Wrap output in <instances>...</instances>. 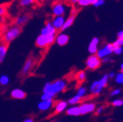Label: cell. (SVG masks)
<instances>
[{
  "mask_svg": "<svg viewBox=\"0 0 123 122\" xmlns=\"http://www.w3.org/2000/svg\"><path fill=\"white\" fill-rule=\"evenodd\" d=\"M68 40H69V37L67 34H65V33H60V34H58L55 38V41L60 46H63L65 44H67L68 42Z\"/></svg>",
  "mask_w": 123,
  "mask_h": 122,
  "instance_id": "obj_13",
  "label": "cell"
},
{
  "mask_svg": "<svg viewBox=\"0 0 123 122\" xmlns=\"http://www.w3.org/2000/svg\"><path fill=\"white\" fill-rule=\"evenodd\" d=\"M121 73H123V68L121 69Z\"/></svg>",
  "mask_w": 123,
  "mask_h": 122,
  "instance_id": "obj_41",
  "label": "cell"
},
{
  "mask_svg": "<svg viewBox=\"0 0 123 122\" xmlns=\"http://www.w3.org/2000/svg\"><path fill=\"white\" fill-rule=\"evenodd\" d=\"M98 42H99V39L98 38H92V40L91 41L90 44H89L88 50L92 55H95V54L98 52Z\"/></svg>",
  "mask_w": 123,
  "mask_h": 122,
  "instance_id": "obj_16",
  "label": "cell"
},
{
  "mask_svg": "<svg viewBox=\"0 0 123 122\" xmlns=\"http://www.w3.org/2000/svg\"><path fill=\"white\" fill-rule=\"evenodd\" d=\"M112 105L115 106V107H120V106H122L123 105V100L121 99H115L112 102Z\"/></svg>",
  "mask_w": 123,
  "mask_h": 122,
  "instance_id": "obj_30",
  "label": "cell"
},
{
  "mask_svg": "<svg viewBox=\"0 0 123 122\" xmlns=\"http://www.w3.org/2000/svg\"><path fill=\"white\" fill-rule=\"evenodd\" d=\"M68 108V103L65 101H59L54 103V109L56 113H62L65 111Z\"/></svg>",
  "mask_w": 123,
  "mask_h": 122,
  "instance_id": "obj_14",
  "label": "cell"
},
{
  "mask_svg": "<svg viewBox=\"0 0 123 122\" xmlns=\"http://www.w3.org/2000/svg\"><path fill=\"white\" fill-rule=\"evenodd\" d=\"M66 113H67L68 115H71V116H78V115H80L79 106H73V107H71V108H68V109H66Z\"/></svg>",
  "mask_w": 123,
  "mask_h": 122,
  "instance_id": "obj_20",
  "label": "cell"
},
{
  "mask_svg": "<svg viewBox=\"0 0 123 122\" xmlns=\"http://www.w3.org/2000/svg\"><path fill=\"white\" fill-rule=\"evenodd\" d=\"M114 47H121L123 45V38H118L112 44Z\"/></svg>",
  "mask_w": 123,
  "mask_h": 122,
  "instance_id": "obj_28",
  "label": "cell"
},
{
  "mask_svg": "<svg viewBox=\"0 0 123 122\" xmlns=\"http://www.w3.org/2000/svg\"><path fill=\"white\" fill-rule=\"evenodd\" d=\"M108 76H109V78H115V73L114 72H110L109 74H108Z\"/></svg>",
  "mask_w": 123,
  "mask_h": 122,
  "instance_id": "obj_37",
  "label": "cell"
},
{
  "mask_svg": "<svg viewBox=\"0 0 123 122\" xmlns=\"http://www.w3.org/2000/svg\"><path fill=\"white\" fill-rule=\"evenodd\" d=\"M96 106L92 103H85L79 106L80 115H86L88 113H92L95 110Z\"/></svg>",
  "mask_w": 123,
  "mask_h": 122,
  "instance_id": "obj_8",
  "label": "cell"
},
{
  "mask_svg": "<svg viewBox=\"0 0 123 122\" xmlns=\"http://www.w3.org/2000/svg\"><path fill=\"white\" fill-rule=\"evenodd\" d=\"M10 83V78L7 75H2L0 77V85H7Z\"/></svg>",
  "mask_w": 123,
  "mask_h": 122,
  "instance_id": "obj_24",
  "label": "cell"
},
{
  "mask_svg": "<svg viewBox=\"0 0 123 122\" xmlns=\"http://www.w3.org/2000/svg\"><path fill=\"white\" fill-rule=\"evenodd\" d=\"M53 105H54L53 99L46 100V101H41L40 103H38V109L41 111H47L51 109Z\"/></svg>",
  "mask_w": 123,
  "mask_h": 122,
  "instance_id": "obj_11",
  "label": "cell"
},
{
  "mask_svg": "<svg viewBox=\"0 0 123 122\" xmlns=\"http://www.w3.org/2000/svg\"><path fill=\"white\" fill-rule=\"evenodd\" d=\"M115 81L118 83V84H123V73H119L117 74H115Z\"/></svg>",
  "mask_w": 123,
  "mask_h": 122,
  "instance_id": "obj_27",
  "label": "cell"
},
{
  "mask_svg": "<svg viewBox=\"0 0 123 122\" xmlns=\"http://www.w3.org/2000/svg\"><path fill=\"white\" fill-rule=\"evenodd\" d=\"M121 91L120 90V89H115V90H113L111 92V96H116V95H118V94H120L121 93Z\"/></svg>",
  "mask_w": 123,
  "mask_h": 122,
  "instance_id": "obj_34",
  "label": "cell"
},
{
  "mask_svg": "<svg viewBox=\"0 0 123 122\" xmlns=\"http://www.w3.org/2000/svg\"><path fill=\"white\" fill-rule=\"evenodd\" d=\"M76 79L80 83L84 82L85 79H86V73H85L84 71H80V72H78L76 74Z\"/></svg>",
  "mask_w": 123,
  "mask_h": 122,
  "instance_id": "obj_22",
  "label": "cell"
},
{
  "mask_svg": "<svg viewBox=\"0 0 123 122\" xmlns=\"http://www.w3.org/2000/svg\"><path fill=\"white\" fill-rule=\"evenodd\" d=\"M66 12V5L62 2H57L52 6V13L55 16H63Z\"/></svg>",
  "mask_w": 123,
  "mask_h": 122,
  "instance_id": "obj_6",
  "label": "cell"
},
{
  "mask_svg": "<svg viewBox=\"0 0 123 122\" xmlns=\"http://www.w3.org/2000/svg\"><path fill=\"white\" fill-rule=\"evenodd\" d=\"M34 1L33 0H21L20 1V5L23 6V7H26V6H29L32 4H33Z\"/></svg>",
  "mask_w": 123,
  "mask_h": 122,
  "instance_id": "obj_26",
  "label": "cell"
},
{
  "mask_svg": "<svg viewBox=\"0 0 123 122\" xmlns=\"http://www.w3.org/2000/svg\"><path fill=\"white\" fill-rule=\"evenodd\" d=\"M112 60H111V58L110 57H109V56H108V57H105V58H104V59L102 60V61L103 62H108V61H111Z\"/></svg>",
  "mask_w": 123,
  "mask_h": 122,
  "instance_id": "obj_36",
  "label": "cell"
},
{
  "mask_svg": "<svg viewBox=\"0 0 123 122\" xmlns=\"http://www.w3.org/2000/svg\"><path fill=\"white\" fill-rule=\"evenodd\" d=\"M8 51V44L4 43H0V63L4 61V58L6 56V54Z\"/></svg>",
  "mask_w": 123,
  "mask_h": 122,
  "instance_id": "obj_18",
  "label": "cell"
},
{
  "mask_svg": "<svg viewBox=\"0 0 123 122\" xmlns=\"http://www.w3.org/2000/svg\"><path fill=\"white\" fill-rule=\"evenodd\" d=\"M101 60L96 55H91L86 60V66L90 69H96L100 67Z\"/></svg>",
  "mask_w": 123,
  "mask_h": 122,
  "instance_id": "obj_7",
  "label": "cell"
},
{
  "mask_svg": "<svg viewBox=\"0 0 123 122\" xmlns=\"http://www.w3.org/2000/svg\"><path fill=\"white\" fill-rule=\"evenodd\" d=\"M121 69L123 68V63H121Z\"/></svg>",
  "mask_w": 123,
  "mask_h": 122,
  "instance_id": "obj_40",
  "label": "cell"
},
{
  "mask_svg": "<svg viewBox=\"0 0 123 122\" xmlns=\"http://www.w3.org/2000/svg\"><path fill=\"white\" fill-rule=\"evenodd\" d=\"M104 4V0H95V2H94V4H93V5H94L95 7H99V6L103 5Z\"/></svg>",
  "mask_w": 123,
  "mask_h": 122,
  "instance_id": "obj_33",
  "label": "cell"
},
{
  "mask_svg": "<svg viewBox=\"0 0 123 122\" xmlns=\"http://www.w3.org/2000/svg\"><path fill=\"white\" fill-rule=\"evenodd\" d=\"M54 122H59V121H54Z\"/></svg>",
  "mask_w": 123,
  "mask_h": 122,
  "instance_id": "obj_43",
  "label": "cell"
},
{
  "mask_svg": "<svg viewBox=\"0 0 123 122\" xmlns=\"http://www.w3.org/2000/svg\"><path fill=\"white\" fill-rule=\"evenodd\" d=\"M118 38H123V30L118 32Z\"/></svg>",
  "mask_w": 123,
  "mask_h": 122,
  "instance_id": "obj_38",
  "label": "cell"
},
{
  "mask_svg": "<svg viewBox=\"0 0 123 122\" xmlns=\"http://www.w3.org/2000/svg\"><path fill=\"white\" fill-rule=\"evenodd\" d=\"M53 96L50 95V94H46V93H43L41 96V101H46V100H50L53 99Z\"/></svg>",
  "mask_w": 123,
  "mask_h": 122,
  "instance_id": "obj_29",
  "label": "cell"
},
{
  "mask_svg": "<svg viewBox=\"0 0 123 122\" xmlns=\"http://www.w3.org/2000/svg\"><path fill=\"white\" fill-rule=\"evenodd\" d=\"M66 88H67V81L65 79H58L52 83H46L43 88V93L50 94L55 97L56 94L63 92Z\"/></svg>",
  "mask_w": 123,
  "mask_h": 122,
  "instance_id": "obj_1",
  "label": "cell"
},
{
  "mask_svg": "<svg viewBox=\"0 0 123 122\" xmlns=\"http://www.w3.org/2000/svg\"><path fill=\"white\" fill-rule=\"evenodd\" d=\"M81 101V97L78 95H75L74 97H73L72 98L68 100V104H70V105H75L77 103H79Z\"/></svg>",
  "mask_w": 123,
  "mask_h": 122,
  "instance_id": "obj_21",
  "label": "cell"
},
{
  "mask_svg": "<svg viewBox=\"0 0 123 122\" xmlns=\"http://www.w3.org/2000/svg\"><path fill=\"white\" fill-rule=\"evenodd\" d=\"M113 50H114V46L112 45V44H106L104 48L98 50V52L96 53L97 54L96 55L99 59H104V58L108 57L110 55H111V53H113Z\"/></svg>",
  "mask_w": 123,
  "mask_h": 122,
  "instance_id": "obj_5",
  "label": "cell"
},
{
  "mask_svg": "<svg viewBox=\"0 0 123 122\" xmlns=\"http://www.w3.org/2000/svg\"><path fill=\"white\" fill-rule=\"evenodd\" d=\"M21 27H17V26L15 25L12 26L3 35V43L8 44L9 43L13 41L15 38H17L20 35V33H21Z\"/></svg>",
  "mask_w": 123,
  "mask_h": 122,
  "instance_id": "obj_3",
  "label": "cell"
},
{
  "mask_svg": "<svg viewBox=\"0 0 123 122\" xmlns=\"http://www.w3.org/2000/svg\"><path fill=\"white\" fill-rule=\"evenodd\" d=\"M10 96L15 99H24L26 97V92L21 89H14L10 93Z\"/></svg>",
  "mask_w": 123,
  "mask_h": 122,
  "instance_id": "obj_17",
  "label": "cell"
},
{
  "mask_svg": "<svg viewBox=\"0 0 123 122\" xmlns=\"http://www.w3.org/2000/svg\"><path fill=\"white\" fill-rule=\"evenodd\" d=\"M0 38H1V32H0Z\"/></svg>",
  "mask_w": 123,
  "mask_h": 122,
  "instance_id": "obj_42",
  "label": "cell"
},
{
  "mask_svg": "<svg viewBox=\"0 0 123 122\" xmlns=\"http://www.w3.org/2000/svg\"><path fill=\"white\" fill-rule=\"evenodd\" d=\"M95 2V0H78L77 4L80 6H88L89 4H93Z\"/></svg>",
  "mask_w": 123,
  "mask_h": 122,
  "instance_id": "obj_23",
  "label": "cell"
},
{
  "mask_svg": "<svg viewBox=\"0 0 123 122\" xmlns=\"http://www.w3.org/2000/svg\"><path fill=\"white\" fill-rule=\"evenodd\" d=\"M104 110V107H99L98 108V109H97V115H100L101 113H103Z\"/></svg>",
  "mask_w": 123,
  "mask_h": 122,
  "instance_id": "obj_35",
  "label": "cell"
},
{
  "mask_svg": "<svg viewBox=\"0 0 123 122\" xmlns=\"http://www.w3.org/2000/svg\"><path fill=\"white\" fill-rule=\"evenodd\" d=\"M56 30L52 27L50 21H47L45 26L41 30V35H44V36H49V35H55L56 36Z\"/></svg>",
  "mask_w": 123,
  "mask_h": 122,
  "instance_id": "obj_9",
  "label": "cell"
},
{
  "mask_svg": "<svg viewBox=\"0 0 123 122\" xmlns=\"http://www.w3.org/2000/svg\"><path fill=\"white\" fill-rule=\"evenodd\" d=\"M6 12H7V7L4 4L0 5V16H4V15H6Z\"/></svg>",
  "mask_w": 123,
  "mask_h": 122,
  "instance_id": "obj_31",
  "label": "cell"
},
{
  "mask_svg": "<svg viewBox=\"0 0 123 122\" xmlns=\"http://www.w3.org/2000/svg\"><path fill=\"white\" fill-rule=\"evenodd\" d=\"M50 22H51L52 27L56 30H58V29L61 30L64 22H65V18H64V16H55Z\"/></svg>",
  "mask_w": 123,
  "mask_h": 122,
  "instance_id": "obj_10",
  "label": "cell"
},
{
  "mask_svg": "<svg viewBox=\"0 0 123 122\" xmlns=\"http://www.w3.org/2000/svg\"><path fill=\"white\" fill-rule=\"evenodd\" d=\"M23 122H34V121H33V120L32 118H27V119H26Z\"/></svg>",
  "mask_w": 123,
  "mask_h": 122,
  "instance_id": "obj_39",
  "label": "cell"
},
{
  "mask_svg": "<svg viewBox=\"0 0 123 122\" xmlns=\"http://www.w3.org/2000/svg\"><path fill=\"white\" fill-rule=\"evenodd\" d=\"M123 51V48L122 47H114V50H113V52L116 55H120L121 54Z\"/></svg>",
  "mask_w": 123,
  "mask_h": 122,
  "instance_id": "obj_32",
  "label": "cell"
},
{
  "mask_svg": "<svg viewBox=\"0 0 123 122\" xmlns=\"http://www.w3.org/2000/svg\"><path fill=\"white\" fill-rule=\"evenodd\" d=\"M33 66H34V61L32 58H29L26 61L25 64H24L22 69H21V73L23 74H28L31 72V70L33 69Z\"/></svg>",
  "mask_w": 123,
  "mask_h": 122,
  "instance_id": "obj_12",
  "label": "cell"
},
{
  "mask_svg": "<svg viewBox=\"0 0 123 122\" xmlns=\"http://www.w3.org/2000/svg\"><path fill=\"white\" fill-rule=\"evenodd\" d=\"M55 35H49V36H44V35H39L36 39V45L38 48H46L49 45L52 44L55 42Z\"/></svg>",
  "mask_w": 123,
  "mask_h": 122,
  "instance_id": "obj_4",
  "label": "cell"
},
{
  "mask_svg": "<svg viewBox=\"0 0 123 122\" xmlns=\"http://www.w3.org/2000/svg\"><path fill=\"white\" fill-rule=\"evenodd\" d=\"M86 87H83V86H81V87H80L79 89H78L77 95L80 96L81 98H82V97H84L85 96H86Z\"/></svg>",
  "mask_w": 123,
  "mask_h": 122,
  "instance_id": "obj_25",
  "label": "cell"
},
{
  "mask_svg": "<svg viewBox=\"0 0 123 122\" xmlns=\"http://www.w3.org/2000/svg\"><path fill=\"white\" fill-rule=\"evenodd\" d=\"M109 81V76L108 74H104L102 78L98 81H94L90 86V92L92 95L96 96L101 93L104 87H105Z\"/></svg>",
  "mask_w": 123,
  "mask_h": 122,
  "instance_id": "obj_2",
  "label": "cell"
},
{
  "mask_svg": "<svg viewBox=\"0 0 123 122\" xmlns=\"http://www.w3.org/2000/svg\"><path fill=\"white\" fill-rule=\"evenodd\" d=\"M74 19H75V15H69V17L68 18V19H65V22H64L63 26H62V27L61 28V30L62 31H65L66 29L69 28V27L73 25L74 21Z\"/></svg>",
  "mask_w": 123,
  "mask_h": 122,
  "instance_id": "obj_19",
  "label": "cell"
},
{
  "mask_svg": "<svg viewBox=\"0 0 123 122\" xmlns=\"http://www.w3.org/2000/svg\"><path fill=\"white\" fill-rule=\"evenodd\" d=\"M29 20V15H21L18 17L15 18V26L21 27V26L25 25L26 23Z\"/></svg>",
  "mask_w": 123,
  "mask_h": 122,
  "instance_id": "obj_15",
  "label": "cell"
}]
</instances>
